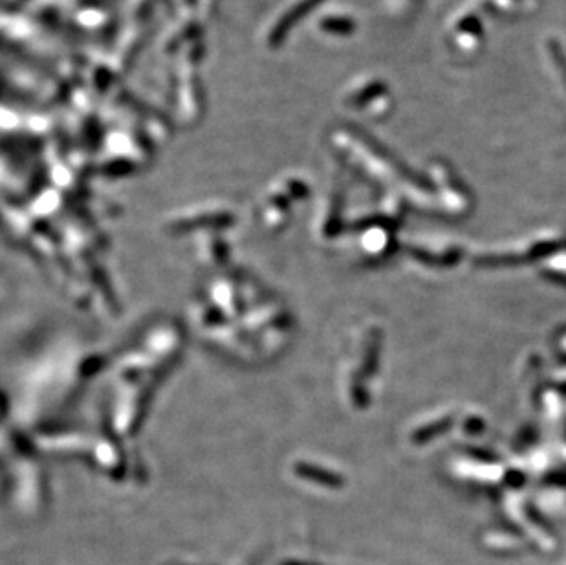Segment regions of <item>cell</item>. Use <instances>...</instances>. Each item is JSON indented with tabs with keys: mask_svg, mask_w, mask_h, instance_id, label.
Instances as JSON below:
<instances>
[]
</instances>
